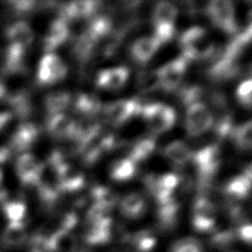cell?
<instances>
[{
  "label": "cell",
  "mask_w": 252,
  "mask_h": 252,
  "mask_svg": "<svg viewBox=\"0 0 252 252\" xmlns=\"http://www.w3.org/2000/svg\"><path fill=\"white\" fill-rule=\"evenodd\" d=\"M146 210V200L141 193L133 192L126 195L120 202L121 213L128 218H139Z\"/></svg>",
  "instance_id": "cell-23"
},
{
  "label": "cell",
  "mask_w": 252,
  "mask_h": 252,
  "mask_svg": "<svg viewBox=\"0 0 252 252\" xmlns=\"http://www.w3.org/2000/svg\"><path fill=\"white\" fill-rule=\"evenodd\" d=\"M27 230L24 222H9L5 227L2 235L3 242L7 246H19L25 242Z\"/></svg>",
  "instance_id": "cell-27"
},
{
  "label": "cell",
  "mask_w": 252,
  "mask_h": 252,
  "mask_svg": "<svg viewBox=\"0 0 252 252\" xmlns=\"http://www.w3.org/2000/svg\"><path fill=\"white\" fill-rule=\"evenodd\" d=\"M214 115L211 108L204 102H196L187 106L185 128L188 135L199 136L213 127Z\"/></svg>",
  "instance_id": "cell-6"
},
{
  "label": "cell",
  "mask_w": 252,
  "mask_h": 252,
  "mask_svg": "<svg viewBox=\"0 0 252 252\" xmlns=\"http://www.w3.org/2000/svg\"><path fill=\"white\" fill-rule=\"evenodd\" d=\"M67 72L68 68L59 56L47 53L38 63L36 79L40 85H52L63 80Z\"/></svg>",
  "instance_id": "cell-7"
},
{
  "label": "cell",
  "mask_w": 252,
  "mask_h": 252,
  "mask_svg": "<svg viewBox=\"0 0 252 252\" xmlns=\"http://www.w3.org/2000/svg\"><path fill=\"white\" fill-rule=\"evenodd\" d=\"M187 66L188 61L184 57L179 56L156 70L159 88L165 92H171L176 89L186 73Z\"/></svg>",
  "instance_id": "cell-8"
},
{
  "label": "cell",
  "mask_w": 252,
  "mask_h": 252,
  "mask_svg": "<svg viewBox=\"0 0 252 252\" xmlns=\"http://www.w3.org/2000/svg\"><path fill=\"white\" fill-rule=\"evenodd\" d=\"M6 36L9 40V45L27 50L33 41L34 33L30 25L24 21H19L8 27Z\"/></svg>",
  "instance_id": "cell-15"
},
{
  "label": "cell",
  "mask_w": 252,
  "mask_h": 252,
  "mask_svg": "<svg viewBox=\"0 0 252 252\" xmlns=\"http://www.w3.org/2000/svg\"><path fill=\"white\" fill-rule=\"evenodd\" d=\"M137 86L142 92H151L159 88L157 71H143L137 76Z\"/></svg>",
  "instance_id": "cell-32"
},
{
  "label": "cell",
  "mask_w": 252,
  "mask_h": 252,
  "mask_svg": "<svg viewBox=\"0 0 252 252\" xmlns=\"http://www.w3.org/2000/svg\"><path fill=\"white\" fill-rule=\"evenodd\" d=\"M3 212L10 222H22L27 213V207L23 201H8L3 205Z\"/></svg>",
  "instance_id": "cell-31"
},
{
  "label": "cell",
  "mask_w": 252,
  "mask_h": 252,
  "mask_svg": "<svg viewBox=\"0 0 252 252\" xmlns=\"http://www.w3.org/2000/svg\"><path fill=\"white\" fill-rule=\"evenodd\" d=\"M78 240L71 231L58 229L46 239L47 252H75Z\"/></svg>",
  "instance_id": "cell-20"
},
{
  "label": "cell",
  "mask_w": 252,
  "mask_h": 252,
  "mask_svg": "<svg viewBox=\"0 0 252 252\" xmlns=\"http://www.w3.org/2000/svg\"><path fill=\"white\" fill-rule=\"evenodd\" d=\"M39 129L31 122H23L15 130L11 138V150L23 152L30 149L36 141Z\"/></svg>",
  "instance_id": "cell-13"
},
{
  "label": "cell",
  "mask_w": 252,
  "mask_h": 252,
  "mask_svg": "<svg viewBox=\"0 0 252 252\" xmlns=\"http://www.w3.org/2000/svg\"><path fill=\"white\" fill-rule=\"evenodd\" d=\"M238 235L239 237L244 240L246 243L250 244L252 239V226L250 223H245L241 225L238 229Z\"/></svg>",
  "instance_id": "cell-37"
},
{
  "label": "cell",
  "mask_w": 252,
  "mask_h": 252,
  "mask_svg": "<svg viewBox=\"0 0 252 252\" xmlns=\"http://www.w3.org/2000/svg\"><path fill=\"white\" fill-rule=\"evenodd\" d=\"M71 103V94L64 91H57L48 94L44 99L45 109L49 116L61 113Z\"/></svg>",
  "instance_id": "cell-25"
},
{
  "label": "cell",
  "mask_w": 252,
  "mask_h": 252,
  "mask_svg": "<svg viewBox=\"0 0 252 252\" xmlns=\"http://www.w3.org/2000/svg\"><path fill=\"white\" fill-rule=\"evenodd\" d=\"M234 144L239 150L249 151L252 145V123L250 120L233 127L230 132Z\"/></svg>",
  "instance_id": "cell-26"
},
{
  "label": "cell",
  "mask_w": 252,
  "mask_h": 252,
  "mask_svg": "<svg viewBox=\"0 0 252 252\" xmlns=\"http://www.w3.org/2000/svg\"><path fill=\"white\" fill-rule=\"evenodd\" d=\"M216 221V205L202 196L198 197L193 206L192 223L194 228L198 231H209L215 227Z\"/></svg>",
  "instance_id": "cell-10"
},
{
  "label": "cell",
  "mask_w": 252,
  "mask_h": 252,
  "mask_svg": "<svg viewBox=\"0 0 252 252\" xmlns=\"http://www.w3.org/2000/svg\"><path fill=\"white\" fill-rule=\"evenodd\" d=\"M48 133L56 139H72L76 122L69 116L58 113L52 116H49L46 123Z\"/></svg>",
  "instance_id": "cell-19"
},
{
  "label": "cell",
  "mask_w": 252,
  "mask_h": 252,
  "mask_svg": "<svg viewBox=\"0 0 252 252\" xmlns=\"http://www.w3.org/2000/svg\"><path fill=\"white\" fill-rule=\"evenodd\" d=\"M2 178H3V173H2V169L0 166V186H1V182H2Z\"/></svg>",
  "instance_id": "cell-40"
},
{
  "label": "cell",
  "mask_w": 252,
  "mask_h": 252,
  "mask_svg": "<svg viewBox=\"0 0 252 252\" xmlns=\"http://www.w3.org/2000/svg\"><path fill=\"white\" fill-rule=\"evenodd\" d=\"M70 29L67 22L61 18L54 20L45 34L43 39V48L46 52H51L55 48L63 44L69 37Z\"/></svg>",
  "instance_id": "cell-17"
},
{
  "label": "cell",
  "mask_w": 252,
  "mask_h": 252,
  "mask_svg": "<svg viewBox=\"0 0 252 252\" xmlns=\"http://www.w3.org/2000/svg\"><path fill=\"white\" fill-rule=\"evenodd\" d=\"M11 155V149L5 146H0V165L4 163Z\"/></svg>",
  "instance_id": "cell-38"
},
{
  "label": "cell",
  "mask_w": 252,
  "mask_h": 252,
  "mask_svg": "<svg viewBox=\"0 0 252 252\" xmlns=\"http://www.w3.org/2000/svg\"><path fill=\"white\" fill-rule=\"evenodd\" d=\"M251 90H252V81L251 79H247L243 81L236 90V96L239 102L245 107L251 106Z\"/></svg>",
  "instance_id": "cell-33"
},
{
  "label": "cell",
  "mask_w": 252,
  "mask_h": 252,
  "mask_svg": "<svg viewBox=\"0 0 252 252\" xmlns=\"http://www.w3.org/2000/svg\"><path fill=\"white\" fill-rule=\"evenodd\" d=\"M142 104L136 99H119L107 104L103 113L106 120L112 125H121L134 115L140 114Z\"/></svg>",
  "instance_id": "cell-9"
},
{
  "label": "cell",
  "mask_w": 252,
  "mask_h": 252,
  "mask_svg": "<svg viewBox=\"0 0 252 252\" xmlns=\"http://www.w3.org/2000/svg\"><path fill=\"white\" fill-rule=\"evenodd\" d=\"M191 160L198 174V187L211 184L213 176L220 166L221 151L218 144H210L197 152H193Z\"/></svg>",
  "instance_id": "cell-2"
},
{
  "label": "cell",
  "mask_w": 252,
  "mask_h": 252,
  "mask_svg": "<svg viewBox=\"0 0 252 252\" xmlns=\"http://www.w3.org/2000/svg\"><path fill=\"white\" fill-rule=\"evenodd\" d=\"M177 8L167 1L158 2L154 8L152 19L155 28L154 36L162 44L172 39L175 32Z\"/></svg>",
  "instance_id": "cell-3"
},
{
  "label": "cell",
  "mask_w": 252,
  "mask_h": 252,
  "mask_svg": "<svg viewBox=\"0 0 252 252\" xmlns=\"http://www.w3.org/2000/svg\"><path fill=\"white\" fill-rule=\"evenodd\" d=\"M140 114H142L147 126L156 134L166 132L174 125L176 120L174 109L161 102L142 105Z\"/></svg>",
  "instance_id": "cell-4"
},
{
  "label": "cell",
  "mask_w": 252,
  "mask_h": 252,
  "mask_svg": "<svg viewBox=\"0 0 252 252\" xmlns=\"http://www.w3.org/2000/svg\"><path fill=\"white\" fill-rule=\"evenodd\" d=\"M100 2L92 0L73 1L61 8V16L59 18L66 22L70 20H80L92 16L98 8Z\"/></svg>",
  "instance_id": "cell-16"
},
{
  "label": "cell",
  "mask_w": 252,
  "mask_h": 252,
  "mask_svg": "<svg viewBox=\"0 0 252 252\" xmlns=\"http://www.w3.org/2000/svg\"><path fill=\"white\" fill-rule=\"evenodd\" d=\"M100 108L101 102L99 98L93 94H80L75 100V110L88 118H93L99 112Z\"/></svg>",
  "instance_id": "cell-24"
},
{
  "label": "cell",
  "mask_w": 252,
  "mask_h": 252,
  "mask_svg": "<svg viewBox=\"0 0 252 252\" xmlns=\"http://www.w3.org/2000/svg\"><path fill=\"white\" fill-rule=\"evenodd\" d=\"M91 196L94 199V203L102 205L111 209L118 202V194L111 188L106 186H94L91 190Z\"/></svg>",
  "instance_id": "cell-30"
},
{
  "label": "cell",
  "mask_w": 252,
  "mask_h": 252,
  "mask_svg": "<svg viewBox=\"0 0 252 252\" xmlns=\"http://www.w3.org/2000/svg\"><path fill=\"white\" fill-rule=\"evenodd\" d=\"M193 151L190 149L189 145L181 140L173 141L167 144L163 150V156L175 165H184L192 158Z\"/></svg>",
  "instance_id": "cell-22"
},
{
  "label": "cell",
  "mask_w": 252,
  "mask_h": 252,
  "mask_svg": "<svg viewBox=\"0 0 252 252\" xmlns=\"http://www.w3.org/2000/svg\"><path fill=\"white\" fill-rule=\"evenodd\" d=\"M181 56L188 62L192 60L212 59L217 48L207 31L202 27H192L179 37Z\"/></svg>",
  "instance_id": "cell-1"
},
{
  "label": "cell",
  "mask_w": 252,
  "mask_h": 252,
  "mask_svg": "<svg viewBox=\"0 0 252 252\" xmlns=\"http://www.w3.org/2000/svg\"><path fill=\"white\" fill-rule=\"evenodd\" d=\"M206 14L212 24L219 30L229 33L237 34L238 28L235 18L234 6L228 0H213L210 1L205 8Z\"/></svg>",
  "instance_id": "cell-5"
},
{
  "label": "cell",
  "mask_w": 252,
  "mask_h": 252,
  "mask_svg": "<svg viewBox=\"0 0 252 252\" xmlns=\"http://www.w3.org/2000/svg\"><path fill=\"white\" fill-rule=\"evenodd\" d=\"M134 242L140 252H148L156 245V238L149 233L141 232L134 237Z\"/></svg>",
  "instance_id": "cell-35"
},
{
  "label": "cell",
  "mask_w": 252,
  "mask_h": 252,
  "mask_svg": "<svg viewBox=\"0 0 252 252\" xmlns=\"http://www.w3.org/2000/svg\"><path fill=\"white\" fill-rule=\"evenodd\" d=\"M161 43L159 40L153 36L146 35L136 39L131 47L130 52L134 60L140 64H146L158 51Z\"/></svg>",
  "instance_id": "cell-18"
},
{
  "label": "cell",
  "mask_w": 252,
  "mask_h": 252,
  "mask_svg": "<svg viewBox=\"0 0 252 252\" xmlns=\"http://www.w3.org/2000/svg\"><path fill=\"white\" fill-rule=\"evenodd\" d=\"M171 252H202L200 244L194 238L178 240L172 246Z\"/></svg>",
  "instance_id": "cell-34"
},
{
  "label": "cell",
  "mask_w": 252,
  "mask_h": 252,
  "mask_svg": "<svg viewBox=\"0 0 252 252\" xmlns=\"http://www.w3.org/2000/svg\"><path fill=\"white\" fill-rule=\"evenodd\" d=\"M136 173V163L125 158L116 160L110 168V176L115 181H126L131 179Z\"/></svg>",
  "instance_id": "cell-28"
},
{
  "label": "cell",
  "mask_w": 252,
  "mask_h": 252,
  "mask_svg": "<svg viewBox=\"0 0 252 252\" xmlns=\"http://www.w3.org/2000/svg\"><path fill=\"white\" fill-rule=\"evenodd\" d=\"M41 163L30 153L21 155L16 161V172L20 181L25 185L35 186L40 172Z\"/></svg>",
  "instance_id": "cell-12"
},
{
  "label": "cell",
  "mask_w": 252,
  "mask_h": 252,
  "mask_svg": "<svg viewBox=\"0 0 252 252\" xmlns=\"http://www.w3.org/2000/svg\"><path fill=\"white\" fill-rule=\"evenodd\" d=\"M156 148V142L153 138H143L134 143L128 158L134 163L140 162L149 158Z\"/></svg>",
  "instance_id": "cell-29"
},
{
  "label": "cell",
  "mask_w": 252,
  "mask_h": 252,
  "mask_svg": "<svg viewBox=\"0 0 252 252\" xmlns=\"http://www.w3.org/2000/svg\"><path fill=\"white\" fill-rule=\"evenodd\" d=\"M129 77L127 67H114L101 70L96 76V86L105 90L114 91L122 88Z\"/></svg>",
  "instance_id": "cell-14"
},
{
  "label": "cell",
  "mask_w": 252,
  "mask_h": 252,
  "mask_svg": "<svg viewBox=\"0 0 252 252\" xmlns=\"http://www.w3.org/2000/svg\"><path fill=\"white\" fill-rule=\"evenodd\" d=\"M251 188V166L248 165L244 173L234 176L225 185L224 191L228 197L244 199L248 197Z\"/></svg>",
  "instance_id": "cell-21"
},
{
  "label": "cell",
  "mask_w": 252,
  "mask_h": 252,
  "mask_svg": "<svg viewBox=\"0 0 252 252\" xmlns=\"http://www.w3.org/2000/svg\"><path fill=\"white\" fill-rule=\"evenodd\" d=\"M8 95L9 93L6 86L2 82H0V99H7Z\"/></svg>",
  "instance_id": "cell-39"
},
{
  "label": "cell",
  "mask_w": 252,
  "mask_h": 252,
  "mask_svg": "<svg viewBox=\"0 0 252 252\" xmlns=\"http://www.w3.org/2000/svg\"><path fill=\"white\" fill-rule=\"evenodd\" d=\"M10 4L12 5L13 9L16 10L17 12L26 13L32 11L36 3L33 1H12L10 2Z\"/></svg>",
  "instance_id": "cell-36"
},
{
  "label": "cell",
  "mask_w": 252,
  "mask_h": 252,
  "mask_svg": "<svg viewBox=\"0 0 252 252\" xmlns=\"http://www.w3.org/2000/svg\"><path fill=\"white\" fill-rule=\"evenodd\" d=\"M53 165L57 170L59 187L61 192L78 191L84 186L85 176L76 166L66 161Z\"/></svg>",
  "instance_id": "cell-11"
}]
</instances>
